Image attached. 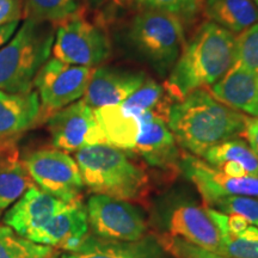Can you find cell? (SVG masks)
Listing matches in <instances>:
<instances>
[{
  "mask_svg": "<svg viewBox=\"0 0 258 258\" xmlns=\"http://www.w3.org/2000/svg\"><path fill=\"white\" fill-rule=\"evenodd\" d=\"M86 213L93 235L102 239L131 243L147 233L143 213L128 201L93 194L86 203Z\"/></svg>",
  "mask_w": 258,
  "mask_h": 258,
  "instance_id": "obj_7",
  "label": "cell"
},
{
  "mask_svg": "<svg viewBox=\"0 0 258 258\" xmlns=\"http://www.w3.org/2000/svg\"><path fill=\"white\" fill-rule=\"evenodd\" d=\"M90 2H91L92 4H95V5H98V4H102V3H104L105 0H90Z\"/></svg>",
  "mask_w": 258,
  "mask_h": 258,
  "instance_id": "obj_36",
  "label": "cell"
},
{
  "mask_svg": "<svg viewBox=\"0 0 258 258\" xmlns=\"http://www.w3.org/2000/svg\"><path fill=\"white\" fill-rule=\"evenodd\" d=\"M19 22H11V23L0 25V48L4 47L11 40L14 34L17 30Z\"/></svg>",
  "mask_w": 258,
  "mask_h": 258,
  "instance_id": "obj_35",
  "label": "cell"
},
{
  "mask_svg": "<svg viewBox=\"0 0 258 258\" xmlns=\"http://www.w3.org/2000/svg\"><path fill=\"white\" fill-rule=\"evenodd\" d=\"M50 258H61V257H57V256H54V254H53V256H51Z\"/></svg>",
  "mask_w": 258,
  "mask_h": 258,
  "instance_id": "obj_38",
  "label": "cell"
},
{
  "mask_svg": "<svg viewBox=\"0 0 258 258\" xmlns=\"http://www.w3.org/2000/svg\"><path fill=\"white\" fill-rule=\"evenodd\" d=\"M54 38L53 24L25 19L17 34L0 48V90L30 92L35 77L49 59Z\"/></svg>",
  "mask_w": 258,
  "mask_h": 258,
  "instance_id": "obj_4",
  "label": "cell"
},
{
  "mask_svg": "<svg viewBox=\"0 0 258 258\" xmlns=\"http://www.w3.org/2000/svg\"><path fill=\"white\" fill-rule=\"evenodd\" d=\"M146 76L139 71L101 67L93 71L83 101L92 109L118 105L143 85Z\"/></svg>",
  "mask_w": 258,
  "mask_h": 258,
  "instance_id": "obj_14",
  "label": "cell"
},
{
  "mask_svg": "<svg viewBox=\"0 0 258 258\" xmlns=\"http://www.w3.org/2000/svg\"><path fill=\"white\" fill-rule=\"evenodd\" d=\"M77 10V0H23V17L42 23H61Z\"/></svg>",
  "mask_w": 258,
  "mask_h": 258,
  "instance_id": "obj_24",
  "label": "cell"
},
{
  "mask_svg": "<svg viewBox=\"0 0 258 258\" xmlns=\"http://www.w3.org/2000/svg\"><path fill=\"white\" fill-rule=\"evenodd\" d=\"M161 246L153 238L138 241H115L88 235L77 250L63 253L61 258H159Z\"/></svg>",
  "mask_w": 258,
  "mask_h": 258,
  "instance_id": "obj_19",
  "label": "cell"
},
{
  "mask_svg": "<svg viewBox=\"0 0 258 258\" xmlns=\"http://www.w3.org/2000/svg\"><path fill=\"white\" fill-rule=\"evenodd\" d=\"M108 145L122 151H133L140 133V117L129 115L118 105L95 109Z\"/></svg>",
  "mask_w": 258,
  "mask_h": 258,
  "instance_id": "obj_21",
  "label": "cell"
},
{
  "mask_svg": "<svg viewBox=\"0 0 258 258\" xmlns=\"http://www.w3.org/2000/svg\"><path fill=\"white\" fill-rule=\"evenodd\" d=\"M243 135L246 139V143L258 157V116L246 117Z\"/></svg>",
  "mask_w": 258,
  "mask_h": 258,
  "instance_id": "obj_34",
  "label": "cell"
},
{
  "mask_svg": "<svg viewBox=\"0 0 258 258\" xmlns=\"http://www.w3.org/2000/svg\"><path fill=\"white\" fill-rule=\"evenodd\" d=\"M212 95L230 108L258 116V74L234 63L212 85Z\"/></svg>",
  "mask_w": 258,
  "mask_h": 258,
  "instance_id": "obj_17",
  "label": "cell"
},
{
  "mask_svg": "<svg viewBox=\"0 0 258 258\" xmlns=\"http://www.w3.org/2000/svg\"><path fill=\"white\" fill-rule=\"evenodd\" d=\"M209 165L233 177H257L258 157L246 141L239 138L219 144L201 157Z\"/></svg>",
  "mask_w": 258,
  "mask_h": 258,
  "instance_id": "obj_20",
  "label": "cell"
},
{
  "mask_svg": "<svg viewBox=\"0 0 258 258\" xmlns=\"http://www.w3.org/2000/svg\"><path fill=\"white\" fill-rule=\"evenodd\" d=\"M41 102L34 90L10 93L0 90V138H17L38 121Z\"/></svg>",
  "mask_w": 258,
  "mask_h": 258,
  "instance_id": "obj_18",
  "label": "cell"
},
{
  "mask_svg": "<svg viewBox=\"0 0 258 258\" xmlns=\"http://www.w3.org/2000/svg\"><path fill=\"white\" fill-rule=\"evenodd\" d=\"M179 169L196 186L203 202L226 195L258 199L257 177L228 176L200 157L186 153L179 159Z\"/></svg>",
  "mask_w": 258,
  "mask_h": 258,
  "instance_id": "obj_11",
  "label": "cell"
},
{
  "mask_svg": "<svg viewBox=\"0 0 258 258\" xmlns=\"http://www.w3.org/2000/svg\"><path fill=\"white\" fill-rule=\"evenodd\" d=\"M235 36L213 22L202 24L169 73L167 91L177 101L205 86L214 85L234 64Z\"/></svg>",
  "mask_w": 258,
  "mask_h": 258,
  "instance_id": "obj_2",
  "label": "cell"
},
{
  "mask_svg": "<svg viewBox=\"0 0 258 258\" xmlns=\"http://www.w3.org/2000/svg\"><path fill=\"white\" fill-rule=\"evenodd\" d=\"M221 256L227 258H258V239H246L232 234L221 235Z\"/></svg>",
  "mask_w": 258,
  "mask_h": 258,
  "instance_id": "obj_31",
  "label": "cell"
},
{
  "mask_svg": "<svg viewBox=\"0 0 258 258\" xmlns=\"http://www.w3.org/2000/svg\"><path fill=\"white\" fill-rule=\"evenodd\" d=\"M74 159L84 185L93 194L128 202L146 198L150 189L146 171L120 148L108 144L92 145L77 151Z\"/></svg>",
  "mask_w": 258,
  "mask_h": 258,
  "instance_id": "obj_3",
  "label": "cell"
},
{
  "mask_svg": "<svg viewBox=\"0 0 258 258\" xmlns=\"http://www.w3.org/2000/svg\"><path fill=\"white\" fill-rule=\"evenodd\" d=\"M35 185L22 161L0 165V215Z\"/></svg>",
  "mask_w": 258,
  "mask_h": 258,
  "instance_id": "obj_23",
  "label": "cell"
},
{
  "mask_svg": "<svg viewBox=\"0 0 258 258\" xmlns=\"http://www.w3.org/2000/svg\"><path fill=\"white\" fill-rule=\"evenodd\" d=\"M206 207L225 213L238 214L249 224L258 227V199L247 196L226 195L212 199L205 203Z\"/></svg>",
  "mask_w": 258,
  "mask_h": 258,
  "instance_id": "obj_27",
  "label": "cell"
},
{
  "mask_svg": "<svg viewBox=\"0 0 258 258\" xmlns=\"http://www.w3.org/2000/svg\"><path fill=\"white\" fill-rule=\"evenodd\" d=\"M53 254V247L34 243L0 225V258H50Z\"/></svg>",
  "mask_w": 258,
  "mask_h": 258,
  "instance_id": "obj_25",
  "label": "cell"
},
{
  "mask_svg": "<svg viewBox=\"0 0 258 258\" xmlns=\"http://www.w3.org/2000/svg\"><path fill=\"white\" fill-rule=\"evenodd\" d=\"M234 63L258 74V22L235 37Z\"/></svg>",
  "mask_w": 258,
  "mask_h": 258,
  "instance_id": "obj_28",
  "label": "cell"
},
{
  "mask_svg": "<svg viewBox=\"0 0 258 258\" xmlns=\"http://www.w3.org/2000/svg\"><path fill=\"white\" fill-rule=\"evenodd\" d=\"M89 235L86 207L82 201L69 202L36 234L34 243L47 245L66 252L77 250Z\"/></svg>",
  "mask_w": 258,
  "mask_h": 258,
  "instance_id": "obj_13",
  "label": "cell"
},
{
  "mask_svg": "<svg viewBox=\"0 0 258 258\" xmlns=\"http://www.w3.org/2000/svg\"><path fill=\"white\" fill-rule=\"evenodd\" d=\"M169 235L179 238L203 250L220 253L221 235L209 218L206 208L183 203L177 206L167 218Z\"/></svg>",
  "mask_w": 258,
  "mask_h": 258,
  "instance_id": "obj_15",
  "label": "cell"
},
{
  "mask_svg": "<svg viewBox=\"0 0 258 258\" xmlns=\"http://www.w3.org/2000/svg\"><path fill=\"white\" fill-rule=\"evenodd\" d=\"M35 185L64 202L82 201L84 182L76 159L59 148H41L24 158Z\"/></svg>",
  "mask_w": 258,
  "mask_h": 258,
  "instance_id": "obj_6",
  "label": "cell"
},
{
  "mask_svg": "<svg viewBox=\"0 0 258 258\" xmlns=\"http://www.w3.org/2000/svg\"><path fill=\"white\" fill-rule=\"evenodd\" d=\"M164 89L154 80L146 79L143 85L134 91L120 106L129 115L141 117L146 112H159L164 115L165 110L160 109L163 105Z\"/></svg>",
  "mask_w": 258,
  "mask_h": 258,
  "instance_id": "obj_26",
  "label": "cell"
},
{
  "mask_svg": "<svg viewBox=\"0 0 258 258\" xmlns=\"http://www.w3.org/2000/svg\"><path fill=\"white\" fill-rule=\"evenodd\" d=\"M132 152L157 167H167L179 163L176 139L167 125L166 116L154 111L141 116L140 133Z\"/></svg>",
  "mask_w": 258,
  "mask_h": 258,
  "instance_id": "obj_16",
  "label": "cell"
},
{
  "mask_svg": "<svg viewBox=\"0 0 258 258\" xmlns=\"http://www.w3.org/2000/svg\"><path fill=\"white\" fill-rule=\"evenodd\" d=\"M246 117L199 89L173 103L166 121L176 143L201 158L209 148L243 135Z\"/></svg>",
  "mask_w": 258,
  "mask_h": 258,
  "instance_id": "obj_1",
  "label": "cell"
},
{
  "mask_svg": "<svg viewBox=\"0 0 258 258\" xmlns=\"http://www.w3.org/2000/svg\"><path fill=\"white\" fill-rule=\"evenodd\" d=\"M48 129L54 146L64 152H77L86 146L108 144L97 121L95 109L83 99L50 115Z\"/></svg>",
  "mask_w": 258,
  "mask_h": 258,
  "instance_id": "obj_10",
  "label": "cell"
},
{
  "mask_svg": "<svg viewBox=\"0 0 258 258\" xmlns=\"http://www.w3.org/2000/svg\"><path fill=\"white\" fill-rule=\"evenodd\" d=\"M161 249L166 250L176 258H227L221 254L203 250L201 247L188 243V241L165 234L158 239Z\"/></svg>",
  "mask_w": 258,
  "mask_h": 258,
  "instance_id": "obj_30",
  "label": "cell"
},
{
  "mask_svg": "<svg viewBox=\"0 0 258 258\" xmlns=\"http://www.w3.org/2000/svg\"><path fill=\"white\" fill-rule=\"evenodd\" d=\"M128 44L160 77L169 76L183 49L180 19L156 10H141L129 22Z\"/></svg>",
  "mask_w": 258,
  "mask_h": 258,
  "instance_id": "obj_5",
  "label": "cell"
},
{
  "mask_svg": "<svg viewBox=\"0 0 258 258\" xmlns=\"http://www.w3.org/2000/svg\"><path fill=\"white\" fill-rule=\"evenodd\" d=\"M132 2L141 10H156L180 19L191 17L198 14L206 0H132Z\"/></svg>",
  "mask_w": 258,
  "mask_h": 258,
  "instance_id": "obj_29",
  "label": "cell"
},
{
  "mask_svg": "<svg viewBox=\"0 0 258 258\" xmlns=\"http://www.w3.org/2000/svg\"><path fill=\"white\" fill-rule=\"evenodd\" d=\"M203 5L211 22L232 34H240L258 22V6L252 0H206Z\"/></svg>",
  "mask_w": 258,
  "mask_h": 258,
  "instance_id": "obj_22",
  "label": "cell"
},
{
  "mask_svg": "<svg viewBox=\"0 0 258 258\" xmlns=\"http://www.w3.org/2000/svg\"><path fill=\"white\" fill-rule=\"evenodd\" d=\"M252 2L254 3V4H256V5L258 6V0H252Z\"/></svg>",
  "mask_w": 258,
  "mask_h": 258,
  "instance_id": "obj_37",
  "label": "cell"
},
{
  "mask_svg": "<svg viewBox=\"0 0 258 258\" xmlns=\"http://www.w3.org/2000/svg\"><path fill=\"white\" fill-rule=\"evenodd\" d=\"M69 202L50 195L37 185L29 188L4 215V224L21 237H32Z\"/></svg>",
  "mask_w": 258,
  "mask_h": 258,
  "instance_id": "obj_12",
  "label": "cell"
},
{
  "mask_svg": "<svg viewBox=\"0 0 258 258\" xmlns=\"http://www.w3.org/2000/svg\"><path fill=\"white\" fill-rule=\"evenodd\" d=\"M23 12V0H0V25L19 22Z\"/></svg>",
  "mask_w": 258,
  "mask_h": 258,
  "instance_id": "obj_32",
  "label": "cell"
},
{
  "mask_svg": "<svg viewBox=\"0 0 258 258\" xmlns=\"http://www.w3.org/2000/svg\"><path fill=\"white\" fill-rule=\"evenodd\" d=\"M19 161L17 138H0V165Z\"/></svg>",
  "mask_w": 258,
  "mask_h": 258,
  "instance_id": "obj_33",
  "label": "cell"
},
{
  "mask_svg": "<svg viewBox=\"0 0 258 258\" xmlns=\"http://www.w3.org/2000/svg\"><path fill=\"white\" fill-rule=\"evenodd\" d=\"M53 54L64 63L93 69L109 56L110 42L101 29L73 15L59 24Z\"/></svg>",
  "mask_w": 258,
  "mask_h": 258,
  "instance_id": "obj_8",
  "label": "cell"
},
{
  "mask_svg": "<svg viewBox=\"0 0 258 258\" xmlns=\"http://www.w3.org/2000/svg\"><path fill=\"white\" fill-rule=\"evenodd\" d=\"M95 69L48 60L34 79L41 102V115H53L82 98Z\"/></svg>",
  "mask_w": 258,
  "mask_h": 258,
  "instance_id": "obj_9",
  "label": "cell"
}]
</instances>
